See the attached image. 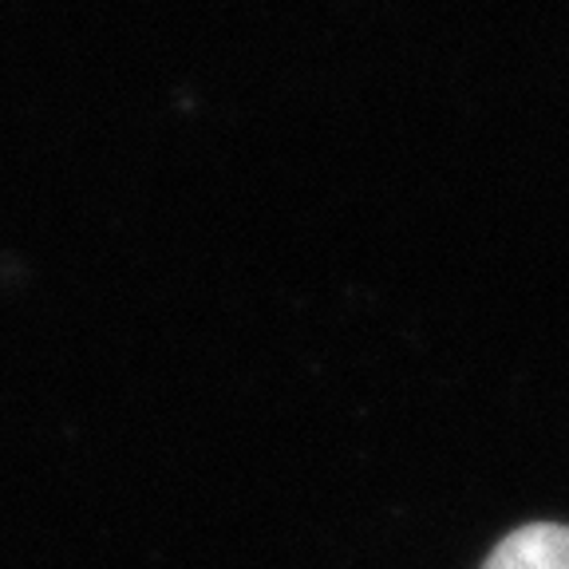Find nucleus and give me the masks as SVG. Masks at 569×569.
<instances>
[{
	"mask_svg": "<svg viewBox=\"0 0 569 569\" xmlns=\"http://www.w3.org/2000/svg\"><path fill=\"white\" fill-rule=\"evenodd\" d=\"M482 569H569V526H518L490 550Z\"/></svg>",
	"mask_w": 569,
	"mask_h": 569,
	"instance_id": "nucleus-1",
	"label": "nucleus"
}]
</instances>
